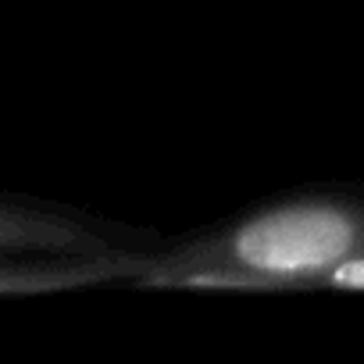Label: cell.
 I'll return each instance as SVG.
<instances>
[{"label":"cell","mask_w":364,"mask_h":364,"mask_svg":"<svg viewBox=\"0 0 364 364\" xmlns=\"http://www.w3.org/2000/svg\"><path fill=\"white\" fill-rule=\"evenodd\" d=\"M139 289L364 293V182H318L168 232Z\"/></svg>","instance_id":"6da1fadb"},{"label":"cell","mask_w":364,"mask_h":364,"mask_svg":"<svg viewBox=\"0 0 364 364\" xmlns=\"http://www.w3.org/2000/svg\"><path fill=\"white\" fill-rule=\"evenodd\" d=\"M168 232L40 193L0 197V293L4 300L139 289L146 257Z\"/></svg>","instance_id":"7a4b0ae2"}]
</instances>
